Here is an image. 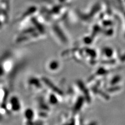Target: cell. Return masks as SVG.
I'll return each instance as SVG.
<instances>
[{
	"label": "cell",
	"instance_id": "3957f363",
	"mask_svg": "<svg viewBox=\"0 0 125 125\" xmlns=\"http://www.w3.org/2000/svg\"><path fill=\"white\" fill-rule=\"evenodd\" d=\"M6 106L10 113L17 114L22 108L21 101L17 96L12 95L8 99Z\"/></svg>",
	"mask_w": 125,
	"mask_h": 125
},
{
	"label": "cell",
	"instance_id": "7a4b0ae2",
	"mask_svg": "<svg viewBox=\"0 0 125 125\" xmlns=\"http://www.w3.org/2000/svg\"><path fill=\"white\" fill-rule=\"evenodd\" d=\"M27 87L29 90L32 92H41L45 87L41 78L31 77L27 81Z\"/></svg>",
	"mask_w": 125,
	"mask_h": 125
},
{
	"label": "cell",
	"instance_id": "5b68a950",
	"mask_svg": "<svg viewBox=\"0 0 125 125\" xmlns=\"http://www.w3.org/2000/svg\"><path fill=\"white\" fill-rule=\"evenodd\" d=\"M34 125H43V124L42 122V121H39V122H36Z\"/></svg>",
	"mask_w": 125,
	"mask_h": 125
},
{
	"label": "cell",
	"instance_id": "277c9868",
	"mask_svg": "<svg viewBox=\"0 0 125 125\" xmlns=\"http://www.w3.org/2000/svg\"><path fill=\"white\" fill-rule=\"evenodd\" d=\"M62 65L61 62L56 59L49 60L46 63L45 68L48 72L50 73H57L62 68Z\"/></svg>",
	"mask_w": 125,
	"mask_h": 125
},
{
	"label": "cell",
	"instance_id": "6da1fadb",
	"mask_svg": "<svg viewBox=\"0 0 125 125\" xmlns=\"http://www.w3.org/2000/svg\"><path fill=\"white\" fill-rule=\"evenodd\" d=\"M14 62L10 55L6 54L0 60V77L10 73L14 67Z\"/></svg>",
	"mask_w": 125,
	"mask_h": 125
}]
</instances>
